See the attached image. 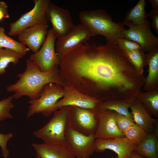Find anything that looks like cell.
I'll use <instances>...</instances> for the list:
<instances>
[{
	"label": "cell",
	"instance_id": "8992f818",
	"mask_svg": "<svg viewBox=\"0 0 158 158\" xmlns=\"http://www.w3.org/2000/svg\"><path fill=\"white\" fill-rule=\"evenodd\" d=\"M99 120L95 109L69 106L67 124L73 130L84 135L95 134Z\"/></svg>",
	"mask_w": 158,
	"mask_h": 158
},
{
	"label": "cell",
	"instance_id": "9c48e42d",
	"mask_svg": "<svg viewBox=\"0 0 158 158\" xmlns=\"http://www.w3.org/2000/svg\"><path fill=\"white\" fill-rule=\"evenodd\" d=\"M93 34L81 23L75 26L65 36L58 40L55 44L56 55L60 61L80 44L87 42Z\"/></svg>",
	"mask_w": 158,
	"mask_h": 158
},
{
	"label": "cell",
	"instance_id": "4dcf8cb0",
	"mask_svg": "<svg viewBox=\"0 0 158 158\" xmlns=\"http://www.w3.org/2000/svg\"><path fill=\"white\" fill-rule=\"evenodd\" d=\"M13 136V134L9 133L6 134L0 133V147L1 149L2 156L7 158L9 156V152L7 148L8 141Z\"/></svg>",
	"mask_w": 158,
	"mask_h": 158
},
{
	"label": "cell",
	"instance_id": "4fadbf2b",
	"mask_svg": "<svg viewBox=\"0 0 158 158\" xmlns=\"http://www.w3.org/2000/svg\"><path fill=\"white\" fill-rule=\"evenodd\" d=\"M64 94L59 100L56 107L59 109L63 107L74 106L87 109H94L97 108L100 101L80 92L72 86L64 85Z\"/></svg>",
	"mask_w": 158,
	"mask_h": 158
},
{
	"label": "cell",
	"instance_id": "cb8c5ba5",
	"mask_svg": "<svg viewBox=\"0 0 158 158\" xmlns=\"http://www.w3.org/2000/svg\"><path fill=\"white\" fill-rule=\"evenodd\" d=\"M24 56L13 49L0 48V75L4 74L9 64L16 65Z\"/></svg>",
	"mask_w": 158,
	"mask_h": 158
},
{
	"label": "cell",
	"instance_id": "2e32d148",
	"mask_svg": "<svg viewBox=\"0 0 158 158\" xmlns=\"http://www.w3.org/2000/svg\"><path fill=\"white\" fill-rule=\"evenodd\" d=\"M48 27V23H40L27 28L17 36L18 41L34 53H36L46 40Z\"/></svg>",
	"mask_w": 158,
	"mask_h": 158
},
{
	"label": "cell",
	"instance_id": "f546056e",
	"mask_svg": "<svg viewBox=\"0 0 158 158\" xmlns=\"http://www.w3.org/2000/svg\"><path fill=\"white\" fill-rule=\"evenodd\" d=\"M117 45L123 50L141 51V48L138 44L125 38L118 39Z\"/></svg>",
	"mask_w": 158,
	"mask_h": 158
},
{
	"label": "cell",
	"instance_id": "e575fe53",
	"mask_svg": "<svg viewBox=\"0 0 158 158\" xmlns=\"http://www.w3.org/2000/svg\"><path fill=\"white\" fill-rule=\"evenodd\" d=\"M130 158H146L134 151Z\"/></svg>",
	"mask_w": 158,
	"mask_h": 158
},
{
	"label": "cell",
	"instance_id": "8fae6325",
	"mask_svg": "<svg viewBox=\"0 0 158 158\" xmlns=\"http://www.w3.org/2000/svg\"><path fill=\"white\" fill-rule=\"evenodd\" d=\"M45 16L47 20L51 22L57 38L67 35L75 26L69 10L55 5L51 1L46 8Z\"/></svg>",
	"mask_w": 158,
	"mask_h": 158
},
{
	"label": "cell",
	"instance_id": "7402d4cb",
	"mask_svg": "<svg viewBox=\"0 0 158 158\" xmlns=\"http://www.w3.org/2000/svg\"><path fill=\"white\" fill-rule=\"evenodd\" d=\"M145 5L144 0H140L127 13L123 22L141 26L150 24L147 20L148 14L145 10Z\"/></svg>",
	"mask_w": 158,
	"mask_h": 158
},
{
	"label": "cell",
	"instance_id": "44dd1931",
	"mask_svg": "<svg viewBox=\"0 0 158 158\" xmlns=\"http://www.w3.org/2000/svg\"><path fill=\"white\" fill-rule=\"evenodd\" d=\"M136 98L135 97L101 102L98 104L97 108L101 110L114 111L119 114L133 118L128 109Z\"/></svg>",
	"mask_w": 158,
	"mask_h": 158
},
{
	"label": "cell",
	"instance_id": "9a60e30c",
	"mask_svg": "<svg viewBox=\"0 0 158 158\" xmlns=\"http://www.w3.org/2000/svg\"><path fill=\"white\" fill-rule=\"evenodd\" d=\"M136 146L125 137L96 138L94 143L95 151L101 153L107 149L109 150L115 152L118 158H130Z\"/></svg>",
	"mask_w": 158,
	"mask_h": 158
},
{
	"label": "cell",
	"instance_id": "4316f807",
	"mask_svg": "<svg viewBox=\"0 0 158 158\" xmlns=\"http://www.w3.org/2000/svg\"><path fill=\"white\" fill-rule=\"evenodd\" d=\"M122 133L125 137L136 146L139 145L148 133L136 124Z\"/></svg>",
	"mask_w": 158,
	"mask_h": 158
},
{
	"label": "cell",
	"instance_id": "277c9868",
	"mask_svg": "<svg viewBox=\"0 0 158 158\" xmlns=\"http://www.w3.org/2000/svg\"><path fill=\"white\" fill-rule=\"evenodd\" d=\"M69 108V106L64 107L54 111L45 125L33 132L35 136L45 143L66 145L65 133Z\"/></svg>",
	"mask_w": 158,
	"mask_h": 158
},
{
	"label": "cell",
	"instance_id": "52a82bcc",
	"mask_svg": "<svg viewBox=\"0 0 158 158\" xmlns=\"http://www.w3.org/2000/svg\"><path fill=\"white\" fill-rule=\"evenodd\" d=\"M49 0H34V6L30 11L22 15L16 21L9 24L8 35L17 36L24 29L40 23H48L45 16L46 8Z\"/></svg>",
	"mask_w": 158,
	"mask_h": 158
},
{
	"label": "cell",
	"instance_id": "3957f363",
	"mask_svg": "<svg viewBox=\"0 0 158 158\" xmlns=\"http://www.w3.org/2000/svg\"><path fill=\"white\" fill-rule=\"evenodd\" d=\"M81 23L87 28L94 36L101 35L107 44L117 45L118 39L123 38L125 29L123 23H116L105 10L98 9L81 11L79 15Z\"/></svg>",
	"mask_w": 158,
	"mask_h": 158
},
{
	"label": "cell",
	"instance_id": "d590c367",
	"mask_svg": "<svg viewBox=\"0 0 158 158\" xmlns=\"http://www.w3.org/2000/svg\"><path fill=\"white\" fill-rule=\"evenodd\" d=\"M111 158H118V157H112Z\"/></svg>",
	"mask_w": 158,
	"mask_h": 158
},
{
	"label": "cell",
	"instance_id": "ba28073f",
	"mask_svg": "<svg viewBox=\"0 0 158 158\" xmlns=\"http://www.w3.org/2000/svg\"><path fill=\"white\" fill-rule=\"evenodd\" d=\"M56 38L52 28L48 30L46 40L40 49L30 56L29 59L35 63L42 71H47L59 66L60 60L55 49Z\"/></svg>",
	"mask_w": 158,
	"mask_h": 158
},
{
	"label": "cell",
	"instance_id": "7c38bea8",
	"mask_svg": "<svg viewBox=\"0 0 158 158\" xmlns=\"http://www.w3.org/2000/svg\"><path fill=\"white\" fill-rule=\"evenodd\" d=\"M123 23L129 27L128 29L124 30L123 38L138 44L143 52H149L158 47V37L152 33L150 29V24L141 26L126 22H123Z\"/></svg>",
	"mask_w": 158,
	"mask_h": 158
},
{
	"label": "cell",
	"instance_id": "5b68a950",
	"mask_svg": "<svg viewBox=\"0 0 158 158\" xmlns=\"http://www.w3.org/2000/svg\"><path fill=\"white\" fill-rule=\"evenodd\" d=\"M64 94V90L61 85L52 83L47 84L43 88L38 99L28 101L30 105L28 108V118L40 113L45 117H49L58 110L56 104Z\"/></svg>",
	"mask_w": 158,
	"mask_h": 158
},
{
	"label": "cell",
	"instance_id": "f1b7e54d",
	"mask_svg": "<svg viewBox=\"0 0 158 158\" xmlns=\"http://www.w3.org/2000/svg\"><path fill=\"white\" fill-rule=\"evenodd\" d=\"M116 123L118 128L122 132L135 124L133 118L116 112Z\"/></svg>",
	"mask_w": 158,
	"mask_h": 158
},
{
	"label": "cell",
	"instance_id": "d4e9b609",
	"mask_svg": "<svg viewBox=\"0 0 158 158\" xmlns=\"http://www.w3.org/2000/svg\"><path fill=\"white\" fill-rule=\"evenodd\" d=\"M0 48L11 49L24 56L30 50L26 46L6 35L4 28L1 27H0Z\"/></svg>",
	"mask_w": 158,
	"mask_h": 158
},
{
	"label": "cell",
	"instance_id": "ac0fdd59",
	"mask_svg": "<svg viewBox=\"0 0 158 158\" xmlns=\"http://www.w3.org/2000/svg\"><path fill=\"white\" fill-rule=\"evenodd\" d=\"M37 158H75L66 145L33 143Z\"/></svg>",
	"mask_w": 158,
	"mask_h": 158
},
{
	"label": "cell",
	"instance_id": "d6986e66",
	"mask_svg": "<svg viewBox=\"0 0 158 158\" xmlns=\"http://www.w3.org/2000/svg\"><path fill=\"white\" fill-rule=\"evenodd\" d=\"M148 73L145 78L144 89L147 91L158 88V47L146 54Z\"/></svg>",
	"mask_w": 158,
	"mask_h": 158
},
{
	"label": "cell",
	"instance_id": "484cf974",
	"mask_svg": "<svg viewBox=\"0 0 158 158\" xmlns=\"http://www.w3.org/2000/svg\"><path fill=\"white\" fill-rule=\"evenodd\" d=\"M123 50L138 72L143 74L144 67L147 65L146 54L140 50Z\"/></svg>",
	"mask_w": 158,
	"mask_h": 158
},
{
	"label": "cell",
	"instance_id": "1f68e13d",
	"mask_svg": "<svg viewBox=\"0 0 158 158\" xmlns=\"http://www.w3.org/2000/svg\"><path fill=\"white\" fill-rule=\"evenodd\" d=\"M149 17L152 20V26L155 30L158 35V11L151 10L148 14Z\"/></svg>",
	"mask_w": 158,
	"mask_h": 158
},
{
	"label": "cell",
	"instance_id": "83f0119b",
	"mask_svg": "<svg viewBox=\"0 0 158 158\" xmlns=\"http://www.w3.org/2000/svg\"><path fill=\"white\" fill-rule=\"evenodd\" d=\"M13 99L12 96H11L0 100V121H3L6 118H13L10 111L14 107L12 102Z\"/></svg>",
	"mask_w": 158,
	"mask_h": 158
},
{
	"label": "cell",
	"instance_id": "603a6c76",
	"mask_svg": "<svg viewBox=\"0 0 158 158\" xmlns=\"http://www.w3.org/2000/svg\"><path fill=\"white\" fill-rule=\"evenodd\" d=\"M136 97L142 104L150 115L158 117V88L145 92L141 91L137 95Z\"/></svg>",
	"mask_w": 158,
	"mask_h": 158
},
{
	"label": "cell",
	"instance_id": "836d02e7",
	"mask_svg": "<svg viewBox=\"0 0 158 158\" xmlns=\"http://www.w3.org/2000/svg\"><path fill=\"white\" fill-rule=\"evenodd\" d=\"M149 2L154 10L158 11V0H150Z\"/></svg>",
	"mask_w": 158,
	"mask_h": 158
},
{
	"label": "cell",
	"instance_id": "ffe728a7",
	"mask_svg": "<svg viewBox=\"0 0 158 158\" xmlns=\"http://www.w3.org/2000/svg\"><path fill=\"white\" fill-rule=\"evenodd\" d=\"M134 151L146 158H158V130L148 133Z\"/></svg>",
	"mask_w": 158,
	"mask_h": 158
},
{
	"label": "cell",
	"instance_id": "6da1fadb",
	"mask_svg": "<svg viewBox=\"0 0 158 158\" xmlns=\"http://www.w3.org/2000/svg\"><path fill=\"white\" fill-rule=\"evenodd\" d=\"M59 66L65 85L101 102L136 97L145 83L117 45L82 44Z\"/></svg>",
	"mask_w": 158,
	"mask_h": 158
},
{
	"label": "cell",
	"instance_id": "e0dca14e",
	"mask_svg": "<svg viewBox=\"0 0 158 158\" xmlns=\"http://www.w3.org/2000/svg\"><path fill=\"white\" fill-rule=\"evenodd\" d=\"M135 123L148 133L158 130L157 120L153 118L137 98L130 107Z\"/></svg>",
	"mask_w": 158,
	"mask_h": 158
},
{
	"label": "cell",
	"instance_id": "d6a6232c",
	"mask_svg": "<svg viewBox=\"0 0 158 158\" xmlns=\"http://www.w3.org/2000/svg\"><path fill=\"white\" fill-rule=\"evenodd\" d=\"M7 9L6 3L4 1H0V21L4 18L10 17Z\"/></svg>",
	"mask_w": 158,
	"mask_h": 158
},
{
	"label": "cell",
	"instance_id": "7a4b0ae2",
	"mask_svg": "<svg viewBox=\"0 0 158 158\" xmlns=\"http://www.w3.org/2000/svg\"><path fill=\"white\" fill-rule=\"evenodd\" d=\"M58 66L48 71L42 72L35 63L27 59L25 71L18 75V80L8 85L6 90L13 92L12 96L15 99L25 96L30 100L36 99L39 97L42 89L47 84L52 83L63 87L64 85Z\"/></svg>",
	"mask_w": 158,
	"mask_h": 158
},
{
	"label": "cell",
	"instance_id": "30bf717a",
	"mask_svg": "<svg viewBox=\"0 0 158 158\" xmlns=\"http://www.w3.org/2000/svg\"><path fill=\"white\" fill-rule=\"evenodd\" d=\"M67 145L77 158H89L95 152V134L86 135L71 128L67 124L65 133Z\"/></svg>",
	"mask_w": 158,
	"mask_h": 158
},
{
	"label": "cell",
	"instance_id": "5bb4252c",
	"mask_svg": "<svg viewBox=\"0 0 158 158\" xmlns=\"http://www.w3.org/2000/svg\"><path fill=\"white\" fill-rule=\"evenodd\" d=\"M95 110L99 120L98 126L95 134L96 139H110L125 137L116 126V112L97 108Z\"/></svg>",
	"mask_w": 158,
	"mask_h": 158
}]
</instances>
